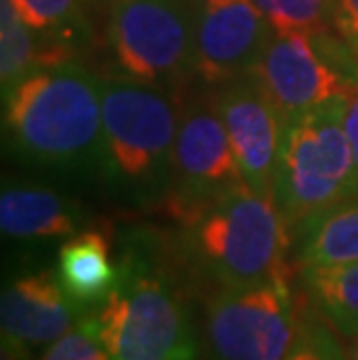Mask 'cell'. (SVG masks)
<instances>
[{"label": "cell", "mask_w": 358, "mask_h": 360, "mask_svg": "<svg viewBox=\"0 0 358 360\" xmlns=\"http://www.w3.org/2000/svg\"><path fill=\"white\" fill-rule=\"evenodd\" d=\"M3 98L5 133L21 158L63 170L101 163V77L79 60L37 68Z\"/></svg>", "instance_id": "obj_1"}, {"label": "cell", "mask_w": 358, "mask_h": 360, "mask_svg": "<svg viewBox=\"0 0 358 360\" xmlns=\"http://www.w3.org/2000/svg\"><path fill=\"white\" fill-rule=\"evenodd\" d=\"M179 221L188 263L219 290L288 272L284 256L291 233L275 200L247 184L196 207Z\"/></svg>", "instance_id": "obj_2"}, {"label": "cell", "mask_w": 358, "mask_h": 360, "mask_svg": "<svg viewBox=\"0 0 358 360\" xmlns=\"http://www.w3.org/2000/svg\"><path fill=\"white\" fill-rule=\"evenodd\" d=\"M103 172L119 188L156 195L170 188L181 94L119 75L101 77Z\"/></svg>", "instance_id": "obj_3"}, {"label": "cell", "mask_w": 358, "mask_h": 360, "mask_svg": "<svg viewBox=\"0 0 358 360\" xmlns=\"http://www.w3.org/2000/svg\"><path fill=\"white\" fill-rule=\"evenodd\" d=\"M272 198L291 235L319 212L358 198L345 96L284 124Z\"/></svg>", "instance_id": "obj_4"}, {"label": "cell", "mask_w": 358, "mask_h": 360, "mask_svg": "<svg viewBox=\"0 0 358 360\" xmlns=\"http://www.w3.org/2000/svg\"><path fill=\"white\" fill-rule=\"evenodd\" d=\"M119 267L117 286L94 314L110 360H170L196 347L177 281L142 256H128Z\"/></svg>", "instance_id": "obj_5"}, {"label": "cell", "mask_w": 358, "mask_h": 360, "mask_svg": "<svg viewBox=\"0 0 358 360\" xmlns=\"http://www.w3.org/2000/svg\"><path fill=\"white\" fill-rule=\"evenodd\" d=\"M191 0H110L105 44L119 77L181 91L196 77Z\"/></svg>", "instance_id": "obj_6"}, {"label": "cell", "mask_w": 358, "mask_h": 360, "mask_svg": "<svg viewBox=\"0 0 358 360\" xmlns=\"http://www.w3.org/2000/svg\"><path fill=\"white\" fill-rule=\"evenodd\" d=\"M249 75L277 110L281 124L347 96L358 84L352 47L333 28L272 33Z\"/></svg>", "instance_id": "obj_7"}, {"label": "cell", "mask_w": 358, "mask_h": 360, "mask_svg": "<svg viewBox=\"0 0 358 360\" xmlns=\"http://www.w3.org/2000/svg\"><path fill=\"white\" fill-rule=\"evenodd\" d=\"M288 272L238 288H221L207 304V360H286L298 335Z\"/></svg>", "instance_id": "obj_8"}, {"label": "cell", "mask_w": 358, "mask_h": 360, "mask_svg": "<svg viewBox=\"0 0 358 360\" xmlns=\"http://www.w3.org/2000/svg\"><path fill=\"white\" fill-rule=\"evenodd\" d=\"M245 184L217 96L181 98L172 151L170 207L181 219L196 207Z\"/></svg>", "instance_id": "obj_9"}, {"label": "cell", "mask_w": 358, "mask_h": 360, "mask_svg": "<svg viewBox=\"0 0 358 360\" xmlns=\"http://www.w3.org/2000/svg\"><path fill=\"white\" fill-rule=\"evenodd\" d=\"M270 35L254 0H210L200 5L196 19V77L210 86L245 77L254 70Z\"/></svg>", "instance_id": "obj_10"}, {"label": "cell", "mask_w": 358, "mask_h": 360, "mask_svg": "<svg viewBox=\"0 0 358 360\" xmlns=\"http://www.w3.org/2000/svg\"><path fill=\"white\" fill-rule=\"evenodd\" d=\"M217 105L245 184L256 193L272 198V181L284 133L277 110L251 75L224 84L217 94Z\"/></svg>", "instance_id": "obj_11"}, {"label": "cell", "mask_w": 358, "mask_h": 360, "mask_svg": "<svg viewBox=\"0 0 358 360\" xmlns=\"http://www.w3.org/2000/svg\"><path fill=\"white\" fill-rule=\"evenodd\" d=\"M82 311L70 302L51 270L26 272L12 279L0 300L3 337L26 349L54 344L77 326Z\"/></svg>", "instance_id": "obj_12"}, {"label": "cell", "mask_w": 358, "mask_h": 360, "mask_svg": "<svg viewBox=\"0 0 358 360\" xmlns=\"http://www.w3.org/2000/svg\"><path fill=\"white\" fill-rule=\"evenodd\" d=\"M82 212L68 198L40 186H5L0 195V228L5 237L44 242L79 233Z\"/></svg>", "instance_id": "obj_13"}, {"label": "cell", "mask_w": 358, "mask_h": 360, "mask_svg": "<svg viewBox=\"0 0 358 360\" xmlns=\"http://www.w3.org/2000/svg\"><path fill=\"white\" fill-rule=\"evenodd\" d=\"M121 267L112 260L103 231H82L58 249L56 277L65 295L82 314L101 307L117 286Z\"/></svg>", "instance_id": "obj_14"}, {"label": "cell", "mask_w": 358, "mask_h": 360, "mask_svg": "<svg viewBox=\"0 0 358 360\" xmlns=\"http://www.w3.org/2000/svg\"><path fill=\"white\" fill-rule=\"evenodd\" d=\"M70 47L63 40L37 33L26 24L12 0H0V84L3 94L37 68L70 60Z\"/></svg>", "instance_id": "obj_15"}, {"label": "cell", "mask_w": 358, "mask_h": 360, "mask_svg": "<svg viewBox=\"0 0 358 360\" xmlns=\"http://www.w3.org/2000/svg\"><path fill=\"white\" fill-rule=\"evenodd\" d=\"M295 237V263L340 265L358 260V198L333 205L298 228Z\"/></svg>", "instance_id": "obj_16"}, {"label": "cell", "mask_w": 358, "mask_h": 360, "mask_svg": "<svg viewBox=\"0 0 358 360\" xmlns=\"http://www.w3.org/2000/svg\"><path fill=\"white\" fill-rule=\"evenodd\" d=\"M309 304L345 340L358 337V260L340 265L300 267Z\"/></svg>", "instance_id": "obj_17"}, {"label": "cell", "mask_w": 358, "mask_h": 360, "mask_svg": "<svg viewBox=\"0 0 358 360\" xmlns=\"http://www.w3.org/2000/svg\"><path fill=\"white\" fill-rule=\"evenodd\" d=\"M263 14L270 33H295V30H326L335 26L338 5L335 0H254Z\"/></svg>", "instance_id": "obj_18"}, {"label": "cell", "mask_w": 358, "mask_h": 360, "mask_svg": "<svg viewBox=\"0 0 358 360\" xmlns=\"http://www.w3.org/2000/svg\"><path fill=\"white\" fill-rule=\"evenodd\" d=\"M21 17L37 33L68 44L84 30V7L89 0H12Z\"/></svg>", "instance_id": "obj_19"}, {"label": "cell", "mask_w": 358, "mask_h": 360, "mask_svg": "<svg viewBox=\"0 0 358 360\" xmlns=\"http://www.w3.org/2000/svg\"><path fill=\"white\" fill-rule=\"evenodd\" d=\"M286 360H352L340 340L335 337V330L328 326L321 314L309 304V309H300L298 319V335L291 347V354Z\"/></svg>", "instance_id": "obj_20"}, {"label": "cell", "mask_w": 358, "mask_h": 360, "mask_svg": "<svg viewBox=\"0 0 358 360\" xmlns=\"http://www.w3.org/2000/svg\"><path fill=\"white\" fill-rule=\"evenodd\" d=\"M40 360H110V356L98 337L94 316L84 314L70 333L49 344Z\"/></svg>", "instance_id": "obj_21"}, {"label": "cell", "mask_w": 358, "mask_h": 360, "mask_svg": "<svg viewBox=\"0 0 358 360\" xmlns=\"http://www.w3.org/2000/svg\"><path fill=\"white\" fill-rule=\"evenodd\" d=\"M345 130L354 156L356 188H358V84H354L345 96Z\"/></svg>", "instance_id": "obj_22"}, {"label": "cell", "mask_w": 358, "mask_h": 360, "mask_svg": "<svg viewBox=\"0 0 358 360\" xmlns=\"http://www.w3.org/2000/svg\"><path fill=\"white\" fill-rule=\"evenodd\" d=\"M335 26L345 37L358 35V0H340L338 14H335Z\"/></svg>", "instance_id": "obj_23"}, {"label": "cell", "mask_w": 358, "mask_h": 360, "mask_svg": "<svg viewBox=\"0 0 358 360\" xmlns=\"http://www.w3.org/2000/svg\"><path fill=\"white\" fill-rule=\"evenodd\" d=\"M0 360H30V349H26L24 344H17L12 340L3 337V349H0Z\"/></svg>", "instance_id": "obj_24"}, {"label": "cell", "mask_w": 358, "mask_h": 360, "mask_svg": "<svg viewBox=\"0 0 358 360\" xmlns=\"http://www.w3.org/2000/svg\"><path fill=\"white\" fill-rule=\"evenodd\" d=\"M170 360H207L203 356V349H200V344H196V347H191V349H186V351H181V354H177L174 358H170Z\"/></svg>", "instance_id": "obj_25"}, {"label": "cell", "mask_w": 358, "mask_h": 360, "mask_svg": "<svg viewBox=\"0 0 358 360\" xmlns=\"http://www.w3.org/2000/svg\"><path fill=\"white\" fill-rule=\"evenodd\" d=\"M349 42V47H352V53H354V60H356V70H358V35L356 37H345Z\"/></svg>", "instance_id": "obj_26"}, {"label": "cell", "mask_w": 358, "mask_h": 360, "mask_svg": "<svg viewBox=\"0 0 358 360\" xmlns=\"http://www.w3.org/2000/svg\"><path fill=\"white\" fill-rule=\"evenodd\" d=\"M352 360H358V337L354 340V349H352Z\"/></svg>", "instance_id": "obj_27"}, {"label": "cell", "mask_w": 358, "mask_h": 360, "mask_svg": "<svg viewBox=\"0 0 358 360\" xmlns=\"http://www.w3.org/2000/svg\"><path fill=\"white\" fill-rule=\"evenodd\" d=\"M191 3H193L196 7H200V5H205V3H210V0H191Z\"/></svg>", "instance_id": "obj_28"}, {"label": "cell", "mask_w": 358, "mask_h": 360, "mask_svg": "<svg viewBox=\"0 0 358 360\" xmlns=\"http://www.w3.org/2000/svg\"><path fill=\"white\" fill-rule=\"evenodd\" d=\"M335 5H340V0H335Z\"/></svg>", "instance_id": "obj_29"}]
</instances>
